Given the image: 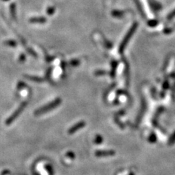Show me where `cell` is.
<instances>
[{
  "mask_svg": "<svg viewBox=\"0 0 175 175\" xmlns=\"http://www.w3.org/2000/svg\"><path fill=\"white\" fill-rule=\"evenodd\" d=\"M10 9H11V14L13 15V18H15V4H12L11 7H10Z\"/></svg>",
  "mask_w": 175,
  "mask_h": 175,
  "instance_id": "cell-12",
  "label": "cell"
},
{
  "mask_svg": "<svg viewBox=\"0 0 175 175\" xmlns=\"http://www.w3.org/2000/svg\"><path fill=\"white\" fill-rule=\"evenodd\" d=\"M67 156L70 157L71 159H74V158H75V154H74L72 152H68V153H67Z\"/></svg>",
  "mask_w": 175,
  "mask_h": 175,
  "instance_id": "cell-19",
  "label": "cell"
},
{
  "mask_svg": "<svg viewBox=\"0 0 175 175\" xmlns=\"http://www.w3.org/2000/svg\"><path fill=\"white\" fill-rule=\"evenodd\" d=\"M27 102L22 103V104L20 105V107H18L16 110H15V113H13V115H11L8 118H7V120H6V122H5L6 125H10V124H11L12 123H13V121H14L20 115H21V113L24 111V110L26 108V107H27Z\"/></svg>",
  "mask_w": 175,
  "mask_h": 175,
  "instance_id": "cell-3",
  "label": "cell"
},
{
  "mask_svg": "<svg viewBox=\"0 0 175 175\" xmlns=\"http://www.w3.org/2000/svg\"><path fill=\"white\" fill-rule=\"evenodd\" d=\"M70 64L72 66H78L80 64V61L79 60H72L70 61Z\"/></svg>",
  "mask_w": 175,
  "mask_h": 175,
  "instance_id": "cell-15",
  "label": "cell"
},
{
  "mask_svg": "<svg viewBox=\"0 0 175 175\" xmlns=\"http://www.w3.org/2000/svg\"><path fill=\"white\" fill-rule=\"evenodd\" d=\"M112 15L114 17H118V18H120L124 15L123 11H118V10H115L112 13Z\"/></svg>",
  "mask_w": 175,
  "mask_h": 175,
  "instance_id": "cell-8",
  "label": "cell"
},
{
  "mask_svg": "<svg viewBox=\"0 0 175 175\" xmlns=\"http://www.w3.org/2000/svg\"><path fill=\"white\" fill-rule=\"evenodd\" d=\"M105 74H107V72L105 71H96V72H95V75H105Z\"/></svg>",
  "mask_w": 175,
  "mask_h": 175,
  "instance_id": "cell-18",
  "label": "cell"
},
{
  "mask_svg": "<svg viewBox=\"0 0 175 175\" xmlns=\"http://www.w3.org/2000/svg\"><path fill=\"white\" fill-rule=\"evenodd\" d=\"M114 150H96L95 152V156L97 157H107L115 155Z\"/></svg>",
  "mask_w": 175,
  "mask_h": 175,
  "instance_id": "cell-5",
  "label": "cell"
},
{
  "mask_svg": "<svg viewBox=\"0 0 175 175\" xmlns=\"http://www.w3.org/2000/svg\"><path fill=\"white\" fill-rule=\"evenodd\" d=\"M61 99L58 98V99H56V100L53 101V102L49 103V104H47V105L44 106V107H40L39 109L37 110L36 111L34 112V115H42L46 113H48V112H50V110H53V109L56 108V107H58V106L60 105V104H61Z\"/></svg>",
  "mask_w": 175,
  "mask_h": 175,
  "instance_id": "cell-1",
  "label": "cell"
},
{
  "mask_svg": "<svg viewBox=\"0 0 175 175\" xmlns=\"http://www.w3.org/2000/svg\"><path fill=\"white\" fill-rule=\"evenodd\" d=\"M175 142V132L172 134V136H171V138H170L169 139V144L170 145H172V144H174Z\"/></svg>",
  "mask_w": 175,
  "mask_h": 175,
  "instance_id": "cell-16",
  "label": "cell"
},
{
  "mask_svg": "<svg viewBox=\"0 0 175 175\" xmlns=\"http://www.w3.org/2000/svg\"><path fill=\"white\" fill-rule=\"evenodd\" d=\"M24 60H25V56H24V55H21V57H20V61H24Z\"/></svg>",
  "mask_w": 175,
  "mask_h": 175,
  "instance_id": "cell-20",
  "label": "cell"
},
{
  "mask_svg": "<svg viewBox=\"0 0 175 175\" xmlns=\"http://www.w3.org/2000/svg\"><path fill=\"white\" fill-rule=\"evenodd\" d=\"M55 12V7H50L47 9V13L48 15H52Z\"/></svg>",
  "mask_w": 175,
  "mask_h": 175,
  "instance_id": "cell-11",
  "label": "cell"
},
{
  "mask_svg": "<svg viewBox=\"0 0 175 175\" xmlns=\"http://www.w3.org/2000/svg\"><path fill=\"white\" fill-rule=\"evenodd\" d=\"M85 126V121H80V122H78L77 123L75 124V125L72 126L69 129L68 131L69 134H73V133H75V132L78 131L80 129L83 128Z\"/></svg>",
  "mask_w": 175,
  "mask_h": 175,
  "instance_id": "cell-4",
  "label": "cell"
},
{
  "mask_svg": "<svg viewBox=\"0 0 175 175\" xmlns=\"http://www.w3.org/2000/svg\"><path fill=\"white\" fill-rule=\"evenodd\" d=\"M103 142V138L101 135L97 134L94 138V143L96 145H99V144L102 143Z\"/></svg>",
  "mask_w": 175,
  "mask_h": 175,
  "instance_id": "cell-7",
  "label": "cell"
},
{
  "mask_svg": "<svg viewBox=\"0 0 175 175\" xmlns=\"http://www.w3.org/2000/svg\"><path fill=\"white\" fill-rule=\"evenodd\" d=\"M174 17H175V10H173V11L171 12V13L168 15V19L169 20H171L172 18H174Z\"/></svg>",
  "mask_w": 175,
  "mask_h": 175,
  "instance_id": "cell-17",
  "label": "cell"
},
{
  "mask_svg": "<svg viewBox=\"0 0 175 175\" xmlns=\"http://www.w3.org/2000/svg\"><path fill=\"white\" fill-rule=\"evenodd\" d=\"M137 27H138L137 23H133V24L132 25L131 29H129V31H128V33L126 34V35L125 36L124 39H123L120 45V47H119V53H123V52L124 51V50H125L127 44H128V42H129L130 39L131 38L132 35H133V33L136 32V29H137Z\"/></svg>",
  "mask_w": 175,
  "mask_h": 175,
  "instance_id": "cell-2",
  "label": "cell"
},
{
  "mask_svg": "<svg viewBox=\"0 0 175 175\" xmlns=\"http://www.w3.org/2000/svg\"><path fill=\"white\" fill-rule=\"evenodd\" d=\"M5 44H7V45L13 46V47H15V46H16V42H15V41H13V40L7 41V42H5Z\"/></svg>",
  "mask_w": 175,
  "mask_h": 175,
  "instance_id": "cell-13",
  "label": "cell"
},
{
  "mask_svg": "<svg viewBox=\"0 0 175 175\" xmlns=\"http://www.w3.org/2000/svg\"><path fill=\"white\" fill-rule=\"evenodd\" d=\"M27 77L29 78V79L32 80H35V81H37V82H40L41 81L43 80V79H42V78L37 77H31V76H29V77Z\"/></svg>",
  "mask_w": 175,
  "mask_h": 175,
  "instance_id": "cell-10",
  "label": "cell"
},
{
  "mask_svg": "<svg viewBox=\"0 0 175 175\" xmlns=\"http://www.w3.org/2000/svg\"><path fill=\"white\" fill-rule=\"evenodd\" d=\"M117 66H118V62H116V61H113V64H112V67H113V68H112V70H113V72H112V73H111L112 77H114Z\"/></svg>",
  "mask_w": 175,
  "mask_h": 175,
  "instance_id": "cell-9",
  "label": "cell"
},
{
  "mask_svg": "<svg viewBox=\"0 0 175 175\" xmlns=\"http://www.w3.org/2000/svg\"><path fill=\"white\" fill-rule=\"evenodd\" d=\"M46 21L47 20L44 17H34L29 20L31 23H40V24H43L46 22Z\"/></svg>",
  "mask_w": 175,
  "mask_h": 175,
  "instance_id": "cell-6",
  "label": "cell"
},
{
  "mask_svg": "<svg viewBox=\"0 0 175 175\" xmlns=\"http://www.w3.org/2000/svg\"><path fill=\"white\" fill-rule=\"evenodd\" d=\"M158 24V21H156V20H153V21H150L148 22V25L150 27H155Z\"/></svg>",
  "mask_w": 175,
  "mask_h": 175,
  "instance_id": "cell-14",
  "label": "cell"
}]
</instances>
